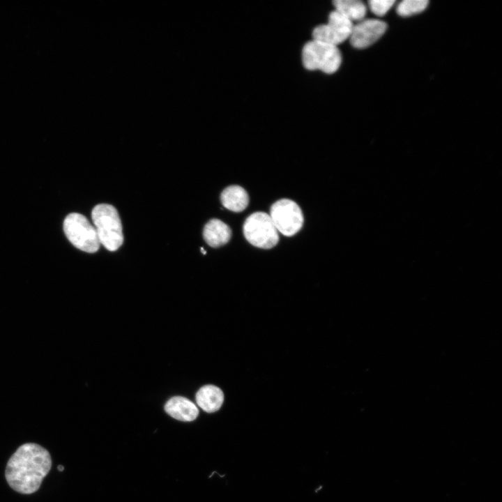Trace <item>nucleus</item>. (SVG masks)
<instances>
[{
	"label": "nucleus",
	"instance_id": "f257e3e1",
	"mask_svg": "<svg viewBox=\"0 0 502 502\" xmlns=\"http://www.w3.org/2000/svg\"><path fill=\"white\" fill-rule=\"evenodd\" d=\"M51 466L49 452L38 444L27 443L20 446L10 457L5 476L13 489L31 494L39 489Z\"/></svg>",
	"mask_w": 502,
	"mask_h": 502
},
{
	"label": "nucleus",
	"instance_id": "f03ea898",
	"mask_svg": "<svg viewBox=\"0 0 502 502\" xmlns=\"http://www.w3.org/2000/svg\"><path fill=\"white\" fill-rule=\"evenodd\" d=\"M91 218L100 243L109 251L118 250L123 242V235L116 209L109 204H98L92 210Z\"/></svg>",
	"mask_w": 502,
	"mask_h": 502
},
{
	"label": "nucleus",
	"instance_id": "7ed1b4c3",
	"mask_svg": "<svg viewBox=\"0 0 502 502\" xmlns=\"http://www.w3.org/2000/svg\"><path fill=\"white\" fill-rule=\"evenodd\" d=\"M302 60L304 67L307 70H319L331 74L339 69L342 55L337 46L312 40L304 45Z\"/></svg>",
	"mask_w": 502,
	"mask_h": 502
},
{
	"label": "nucleus",
	"instance_id": "20e7f679",
	"mask_svg": "<svg viewBox=\"0 0 502 502\" xmlns=\"http://www.w3.org/2000/svg\"><path fill=\"white\" fill-rule=\"evenodd\" d=\"M63 228L69 241L77 248L89 253L99 249L100 243L96 229L83 215L68 214L64 219Z\"/></svg>",
	"mask_w": 502,
	"mask_h": 502
},
{
	"label": "nucleus",
	"instance_id": "39448f33",
	"mask_svg": "<svg viewBox=\"0 0 502 502\" xmlns=\"http://www.w3.org/2000/svg\"><path fill=\"white\" fill-rule=\"evenodd\" d=\"M243 231L246 240L257 248L270 249L279 241L277 230L269 214L264 212H255L248 216Z\"/></svg>",
	"mask_w": 502,
	"mask_h": 502
},
{
	"label": "nucleus",
	"instance_id": "423d86ee",
	"mask_svg": "<svg viewBox=\"0 0 502 502\" xmlns=\"http://www.w3.org/2000/svg\"><path fill=\"white\" fill-rule=\"evenodd\" d=\"M276 229L286 236L296 234L303 227V215L294 201L282 199L275 202L269 214Z\"/></svg>",
	"mask_w": 502,
	"mask_h": 502
},
{
	"label": "nucleus",
	"instance_id": "0eeeda50",
	"mask_svg": "<svg viewBox=\"0 0 502 502\" xmlns=\"http://www.w3.org/2000/svg\"><path fill=\"white\" fill-rule=\"evenodd\" d=\"M353 24L337 10L332 11L328 23L313 30V40L337 46L349 38Z\"/></svg>",
	"mask_w": 502,
	"mask_h": 502
},
{
	"label": "nucleus",
	"instance_id": "6e6552de",
	"mask_svg": "<svg viewBox=\"0 0 502 502\" xmlns=\"http://www.w3.org/2000/svg\"><path fill=\"white\" fill-rule=\"evenodd\" d=\"M387 24L376 19H367L353 24L349 37L351 45L358 49L366 48L377 41L385 33Z\"/></svg>",
	"mask_w": 502,
	"mask_h": 502
},
{
	"label": "nucleus",
	"instance_id": "1a4fd4ad",
	"mask_svg": "<svg viewBox=\"0 0 502 502\" xmlns=\"http://www.w3.org/2000/svg\"><path fill=\"white\" fill-rule=\"evenodd\" d=\"M165 411L173 418L184 422L192 421L199 415L196 405L190 400L181 396L169 399L165 405Z\"/></svg>",
	"mask_w": 502,
	"mask_h": 502
},
{
	"label": "nucleus",
	"instance_id": "9d476101",
	"mask_svg": "<svg viewBox=\"0 0 502 502\" xmlns=\"http://www.w3.org/2000/svg\"><path fill=\"white\" fill-rule=\"evenodd\" d=\"M197 405L206 413H214L218 411L224 402L222 390L214 385H206L196 393Z\"/></svg>",
	"mask_w": 502,
	"mask_h": 502
},
{
	"label": "nucleus",
	"instance_id": "9b49d317",
	"mask_svg": "<svg viewBox=\"0 0 502 502\" xmlns=\"http://www.w3.org/2000/svg\"><path fill=\"white\" fill-rule=\"evenodd\" d=\"M229 227L218 219H212L204 226L203 236L206 243L213 248L226 244L230 239Z\"/></svg>",
	"mask_w": 502,
	"mask_h": 502
},
{
	"label": "nucleus",
	"instance_id": "f8f14e48",
	"mask_svg": "<svg viewBox=\"0 0 502 502\" xmlns=\"http://www.w3.org/2000/svg\"><path fill=\"white\" fill-rule=\"evenodd\" d=\"M220 200L226 208L234 212H241L248 206L249 197L247 192L242 187L230 185L223 190Z\"/></svg>",
	"mask_w": 502,
	"mask_h": 502
},
{
	"label": "nucleus",
	"instance_id": "ddd939ff",
	"mask_svg": "<svg viewBox=\"0 0 502 502\" xmlns=\"http://www.w3.org/2000/svg\"><path fill=\"white\" fill-rule=\"evenodd\" d=\"M335 10L351 21H361L364 19L367 8L359 0H335L333 1Z\"/></svg>",
	"mask_w": 502,
	"mask_h": 502
},
{
	"label": "nucleus",
	"instance_id": "4468645a",
	"mask_svg": "<svg viewBox=\"0 0 502 502\" xmlns=\"http://www.w3.org/2000/svg\"><path fill=\"white\" fill-rule=\"evenodd\" d=\"M427 0H404L397 7V13L402 17H409L423 11L427 6Z\"/></svg>",
	"mask_w": 502,
	"mask_h": 502
},
{
	"label": "nucleus",
	"instance_id": "2eb2a0df",
	"mask_svg": "<svg viewBox=\"0 0 502 502\" xmlns=\"http://www.w3.org/2000/svg\"><path fill=\"white\" fill-rule=\"evenodd\" d=\"M395 3L394 0H371L369 1V7L374 15L383 16L387 13Z\"/></svg>",
	"mask_w": 502,
	"mask_h": 502
},
{
	"label": "nucleus",
	"instance_id": "dca6fc26",
	"mask_svg": "<svg viewBox=\"0 0 502 502\" xmlns=\"http://www.w3.org/2000/svg\"><path fill=\"white\" fill-rule=\"evenodd\" d=\"M57 468L59 471H63V469H64L63 466L61 465H59Z\"/></svg>",
	"mask_w": 502,
	"mask_h": 502
},
{
	"label": "nucleus",
	"instance_id": "f3484780",
	"mask_svg": "<svg viewBox=\"0 0 502 502\" xmlns=\"http://www.w3.org/2000/svg\"><path fill=\"white\" fill-rule=\"evenodd\" d=\"M200 250H201V252L202 254H206V250H205L203 248H201Z\"/></svg>",
	"mask_w": 502,
	"mask_h": 502
}]
</instances>
